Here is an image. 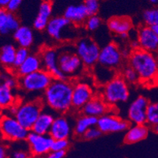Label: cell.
<instances>
[{"label": "cell", "instance_id": "cell-1", "mask_svg": "<svg viewBox=\"0 0 158 158\" xmlns=\"http://www.w3.org/2000/svg\"><path fill=\"white\" fill-rule=\"evenodd\" d=\"M74 82L70 80L54 79L43 96L44 105L59 115H66L72 110Z\"/></svg>", "mask_w": 158, "mask_h": 158}, {"label": "cell", "instance_id": "cell-2", "mask_svg": "<svg viewBox=\"0 0 158 158\" xmlns=\"http://www.w3.org/2000/svg\"><path fill=\"white\" fill-rule=\"evenodd\" d=\"M128 65L136 71L139 82L153 86L158 82V63L154 53L142 49L132 51L128 56Z\"/></svg>", "mask_w": 158, "mask_h": 158}, {"label": "cell", "instance_id": "cell-3", "mask_svg": "<svg viewBox=\"0 0 158 158\" xmlns=\"http://www.w3.org/2000/svg\"><path fill=\"white\" fill-rule=\"evenodd\" d=\"M101 97L111 107L127 102L130 97L128 83L121 75L115 76L103 86Z\"/></svg>", "mask_w": 158, "mask_h": 158}, {"label": "cell", "instance_id": "cell-4", "mask_svg": "<svg viewBox=\"0 0 158 158\" xmlns=\"http://www.w3.org/2000/svg\"><path fill=\"white\" fill-rule=\"evenodd\" d=\"M44 105L43 100L40 98L19 103L15 117L22 127L31 131L38 117L42 113Z\"/></svg>", "mask_w": 158, "mask_h": 158}, {"label": "cell", "instance_id": "cell-5", "mask_svg": "<svg viewBox=\"0 0 158 158\" xmlns=\"http://www.w3.org/2000/svg\"><path fill=\"white\" fill-rule=\"evenodd\" d=\"M30 131L22 127L17 118L7 113L0 115V133L1 138L8 142L26 141Z\"/></svg>", "mask_w": 158, "mask_h": 158}, {"label": "cell", "instance_id": "cell-6", "mask_svg": "<svg viewBox=\"0 0 158 158\" xmlns=\"http://www.w3.org/2000/svg\"><path fill=\"white\" fill-rule=\"evenodd\" d=\"M54 78L44 69L18 78V86L27 93H41L51 85Z\"/></svg>", "mask_w": 158, "mask_h": 158}, {"label": "cell", "instance_id": "cell-7", "mask_svg": "<svg viewBox=\"0 0 158 158\" xmlns=\"http://www.w3.org/2000/svg\"><path fill=\"white\" fill-rule=\"evenodd\" d=\"M101 48L94 40L88 37L81 38L75 45V53L82 62L84 67H94L98 63Z\"/></svg>", "mask_w": 158, "mask_h": 158}, {"label": "cell", "instance_id": "cell-8", "mask_svg": "<svg viewBox=\"0 0 158 158\" xmlns=\"http://www.w3.org/2000/svg\"><path fill=\"white\" fill-rule=\"evenodd\" d=\"M123 57L122 50L118 48V44L111 42L101 48L98 63L101 67L113 70L120 67Z\"/></svg>", "mask_w": 158, "mask_h": 158}, {"label": "cell", "instance_id": "cell-9", "mask_svg": "<svg viewBox=\"0 0 158 158\" xmlns=\"http://www.w3.org/2000/svg\"><path fill=\"white\" fill-rule=\"evenodd\" d=\"M59 65L67 78L76 77L81 74L84 67L82 62L75 52L67 50L59 52Z\"/></svg>", "mask_w": 158, "mask_h": 158}, {"label": "cell", "instance_id": "cell-10", "mask_svg": "<svg viewBox=\"0 0 158 158\" xmlns=\"http://www.w3.org/2000/svg\"><path fill=\"white\" fill-rule=\"evenodd\" d=\"M129 121L113 113H107L98 118L97 127L102 134H111L123 132L129 128Z\"/></svg>", "mask_w": 158, "mask_h": 158}, {"label": "cell", "instance_id": "cell-11", "mask_svg": "<svg viewBox=\"0 0 158 158\" xmlns=\"http://www.w3.org/2000/svg\"><path fill=\"white\" fill-rule=\"evenodd\" d=\"M53 138L49 135H39L30 131L26 139L29 153L32 156H41L52 151Z\"/></svg>", "mask_w": 158, "mask_h": 158}, {"label": "cell", "instance_id": "cell-12", "mask_svg": "<svg viewBox=\"0 0 158 158\" xmlns=\"http://www.w3.org/2000/svg\"><path fill=\"white\" fill-rule=\"evenodd\" d=\"M40 56L41 58L43 69L49 73L53 78L57 80L67 79L59 68V52L57 50L52 48H45L41 51Z\"/></svg>", "mask_w": 158, "mask_h": 158}, {"label": "cell", "instance_id": "cell-13", "mask_svg": "<svg viewBox=\"0 0 158 158\" xmlns=\"http://www.w3.org/2000/svg\"><path fill=\"white\" fill-rule=\"evenodd\" d=\"M95 97L94 89L85 81H76L73 85L72 110L81 111L84 106L93 97Z\"/></svg>", "mask_w": 158, "mask_h": 158}, {"label": "cell", "instance_id": "cell-14", "mask_svg": "<svg viewBox=\"0 0 158 158\" xmlns=\"http://www.w3.org/2000/svg\"><path fill=\"white\" fill-rule=\"evenodd\" d=\"M149 101L144 96H138L130 104L127 119L131 124H146V109Z\"/></svg>", "mask_w": 158, "mask_h": 158}, {"label": "cell", "instance_id": "cell-15", "mask_svg": "<svg viewBox=\"0 0 158 158\" xmlns=\"http://www.w3.org/2000/svg\"><path fill=\"white\" fill-rule=\"evenodd\" d=\"M74 134V124L66 115L55 117L54 122L49 131V135L53 139H69Z\"/></svg>", "mask_w": 158, "mask_h": 158}, {"label": "cell", "instance_id": "cell-16", "mask_svg": "<svg viewBox=\"0 0 158 158\" xmlns=\"http://www.w3.org/2000/svg\"><path fill=\"white\" fill-rule=\"evenodd\" d=\"M137 40L142 50L154 54L158 50V37L150 26H141L137 31Z\"/></svg>", "mask_w": 158, "mask_h": 158}, {"label": "cell", "instance_id": "cell-17", "mask_svg": "<svg viewBox=\"0 0 158 158\" xmlns=\"http://www.w3.org/2000/svg\"><path fill=\"white\" fill-rule=\"evenodd\" d=\"M111 108V106L105 102L101 96H95L85 105L81 111L83 115L94 116L98 118L108 113Z\"/></svg>", "mask_w": 158, "mask_h": 158}, {"label": "cell", "instance_id": "cell-18", "mask_svg": "<svg viewBox=\"0 0 158 158\" xmlns=\"http://www.w3.org/2000/svg\"><path fill=\"white\" fill-rule=\"evenodd\" d=\"M70 24L71 23L64 16L55 17L50 19L46 28V31L51 38L60 41L64 40L63 33L65 29L68 27Z\"/></svg>", "mask_w": 158, "mask_h": 158}, {"label": "cell", "instance_id": "cell-19", "mask_svg": "<svg viewBox=\"0 0 158 158\" xmlns=\"http://www.w3.org/2000/svg\"><path fill=\"white\" fill-rule=\"evenodd\" d=\"M43 69L41 58L40 55L30 54L25 62L21 66L13 70L18 78L24 77L28 74H32L34 72Z\"/></svg>", "mask_w": 158, "mask_h": 158}, {"label": "cell", "instance_id": "cell-20", "mask_svg": "<svg viewBox=\"0 0 158 158\" xmlns=\"http://www.w3.org/2000/svg\"><path fill=\"white\" fill-rule=\"evenodd\" d=\"M108 28L115 35L128 34L133 29L132 20L127 16L112 17L108 21Z\"/></svg>", "mask_w": 158, "mask_h": 158}, {"label": "cell", "instance_id": "cell-21", "mask_svg": "<svg viewBox=\"0 0 158 158\" xmlns=\"http://www.w3.org/2000/svg\"><path fill=\"white\" fill-rule=\"evenodd\" d=\"M63 16L68 20L71 24L75 25H81L85 23L89 18L85 6L83 3L77 5H70L66 9Z\"/></svg>", "mask_w": 158, "mask_h": 158}, {"label": "cell", "instance_id": "cell-22", "mask_svg": "<svg viewBox=\"0 0 158 158\" xmlns=\"http://www.w3.org/2000/svg\"><path fill=\"white\" fill-rule=\"evenodd\" d=\"M149 127L146 124H132L126 131L124 142L127 144H135L144 140L149 135Z\"/></svg>", "mask_w": 158, "mask_h": 158}, {"label": "cell", "instance_id": "cell-23", "mask_svg": "<svg viewBox=\"0 0 158 158\" xmlns=\"http://www.w3.org/2000/svg\"><path fill=\"white\" fill-rule=\"evenodd\" d=\"M52 12V6L50 1L44 0L40 6L37 16L33 22V28L37 31L46 29L51 19Z\"/></svg>", "mask_w": 158, "mask_h": 158}, {"label": "cell", "instance_id": "cell-24", "mask_svg": "<svg viewBox=\"0 0 158 158\" xmlns=\"http://www.w3.org/2000/svg\"><path fill=\"white\" fill-rule=\"evenodd\" d=\"M55 115L48 111H43L40 115L31 131L39 135H49L52 125L54 122Z\"/></svg>", "mask_w": 158, "mask_h": 158}, {"label": "cell", "instance_id": "cell-25", "mask_svg": "<svg viewBox=\"0 0 158 158\" xmlns=\"http://www.w3.org/2000/svg\"><path fill=\"white\" fill-rule=\"evenodd\" d=\"M98 118L86 115H78L74 124V135L82 138L85 133L90 128L97 126Z\"/></svg>", "mask_w": 158, "mask_h": 158}, {"label": "cell", "instance_id": "cell-26", "mask_svg": "<svg viewBox=\"0 0 158 158\" xmlns=\"http://www.w3.org/2000/svg\"><path fill=\"white\" fill-rule=\"evenodd\" d=\"M13 36L15 41L18 43L19 47L29 48L34 41V34L32 29L28 26H20L14 33Z\"/></svg>", "mask_w": 158, "mask_h": 158}, {"label": "cell", "instance_id": "cell-27", "mask_svg": "<svg viewBox=\"0 0 158 158\" xmlns=\"http://www.w3.org/2000/svg\"><path fill=\"white\" fill-rule=\"evenodd\" d=\"M17 48L13 44L4 45L0 51V63L6 68L15 70Z\"/></svg>", "mask_w": 158, "mask_h": 158}, {"label": "cell", "instance_id": "cell-28", "mask_svg": "<svg viewBox=\"0 0 158 158\" xmlns=\"http://www.w3.org/2000/svg\"><path fill=\"white\" fill-rule=\"evenodd\" d=\"M17 103L14 89L2 83L0 85V108L2 110H7Z\"/></svg>", "mask_w": 158, "mask_h": 158}, {"label": "cell", "instance_id": "cell-29", "mask_svg": "<svg viewBox=\"0 0 158 158\" xmlns=\"http://www.w3.org/2000/svg\"><path fill=\"white\" fill-rule=\"evenodd\" d=\"M146 123L152 127L158 125V101L149 102L146 109Z\"/></svg>", "mask_w": 158, "mask_h": 158}, {"label": "cell", "instance_id": "cell-30", "mask_svg": "<svg viewBox=\"0 0 158 158\" xmlns=\"http://www.w3.org/2000/svg\"><path fill=\"white\" fill-rule=\"evenodd\" d=\"M145 25L153 27L158 25V6L146 10L142 15Z\"/></svg>", "mask_w": 158, "mask_h": 158}, {"label": "cell", "instance_id": "cell-31", "mask_svg": "<svg viewBox=\"0 0 158 158\" xmlns=\"http://www.w3.org/2000/svg\"><path fill=\"white\" fill-rule=\"evenodd\" d=\"M122 76L123 79L128 84H135L137 82H139L138 76L137 74L136 71L134 70L131 67L128 65L127 67H124L122 71Z\"/></svg>", "mask_w": 158, "mask_h": 158}, {"label": "cell", "instance_id": "cell-32", "mask_svg": "<svg viewBox=\"0 0 158 158\" xmlns=\"http://www.w3.org/2000/svg\"><path fill=\"white\" fill-rule=\"evenodd\" d=\"M29 48H25L19 47L17 48L16 51V56H15V69L18 67L22 64L26 60L29 56Z\"/></svg>", "mask_w": 158, "mask_h": 158}, {"label": "cell", "instance_id": "cell-33", "mask_svg": "<svg viewBox=\"0 0 158 158\" xmlns=\"http://www.w3.org/2000/svg\"><path fill=\"white\" fill-rule=\"evenodd\" d=\"M101 23L102 22H101L100 17H98L97 15H93L87 18L86 22L85 23V26L88 31L94 32L101 27Z\"/></svg>", "mask_w": 158, "mask_h": 158}, {"label": "cell", "instance_id": "cell-34", "mask_svg": "<svg viewBox=\"0 0 158 158\" xmlns=\"http://www.w3.org/2000/svg\"><path fill=\"white\" fill-rule=\"evenodd\" d=\"M83 4L85 6L89 16L97 15L100 8V3L98 0H84Z\"/></svg>", "mask_w": 158, "mask_h": 158}, {"label": "cell", "instance_id": "cell-35", "mask_svg": "<svg viewBox=\"0 0 158 158\" xmlns=\"http://www.w3.org/2000/svg\"><path fill=\"white\" fill-rule=\"evenodd\" d=\"M70 146L69 139H55L53 140L52 146V151H65Z\"/></svg>", "mask_w": 158, "mask_h": 158}, {"label": "cell", "instance_id": "cell-36", "mask_svg": "<svg viewBox=\"0 0 158 158\" xmlns=\"http://www.w3.org/2000/svg\"><path fill=\"white\" fill-rule=\"evenodd\" d=\"M102 135L101 131L99 130V128L97 126L94 127L90 128L88 131L85 133V135L82 136V138H84L85 140H94V139H97L99 137Z\"/></svg>", "mask_w": 158, "mask_h": 158}, {"label": "cell", "instance_id": "cell-37", "mask_svg": "<svg viewBox=\"0 0 158 158\" xmlns=\"http://www.w3.org/2000/svg\"><path fill=\"white\" fill-rule=\"evenodd\" d=\"M2 82L4 85L12 89H15L18 86V78L12 75H5L2 76Z\"/></svg>", "mask_w": 158, "mask_h": 158}, {"label": "cell", "instance_id": "cell-38", "mask_svg": "<svg viewBox=\"0 0 158 158\" xmlns=\"http://www.w3.org/2000/svg\"><path fill=\"white\" fill-rule=\"evenodd\" d=\"M21 4H22V0H10L6 6V9L8 12L14 14L15 11L18 10Z\"/></svg>", "mask_w": 158, "mask_h": 158}, {"label": "cell", "instance_id": "cell-39", "mask_svg": "<svg viewBox=\"0 0 158 158\" xmlns=\"http://www.w3.org/2000/svg\"><path fill=\"white\" fill-rule=\"evenodd\" d=\"M29 153L28 151L22 149H18L11 153L10 158H29Z\"/></svg>", "mask_w": 158, "mask_h": 158}, {"label": "cell", "instance_id": "cell-40", "mask_svg": "<svg viewBox=\"0 0 158 158\" xmlns=\"http://www.w3.org/2000/svg\"><path fill=\"white\" fill-rule=\"evenodd\" d=\"M66 155L65 151H51L50 153H48L44 158H63Z\"/></svg>", "mask_w": 158, "mask_h": 158}, {"label": "cell", "instance_id": "cell-41", "mask_svg": "<svg viewBox=\"0 0 158 158\" xmlns=\"http://www.w3.org/2000/svg\"><path fill=\"white\" fill-rule=\"evenodd\" d=\"M8 149L6 145L0 142V158H8Z\"/></svg>", "mask_w": 158, "mask_h": 158}, {"label": "cell", "instance_id": "cell-42", "mask_svg": "<svg viewBox=\"0 0 158 158\" xmlns=\"http://www.w3.org/2000/svg\"><path fill=\"white\" fill-rule=\"evenodd\" d=\"M10 1V0H0V8H5L6 9Z\"/></svg>", "mask_w": 158, "mask_h": 158}, {"label": "cell", "instance_id": "cell-43", "mask_svg": "<svg viewBox=\"0 0 158 158\" xmlns=\"http://www.w3.org/2000/svg\"><path fill=\"white\" fill-rule=\"evenodd\" d=\"M149 1L151 2V3L153 4V5H155L156 6H158V0H149Z\"/></svg>", "mask_w": 158, "mask_h": 158}, {"label": "cell", "instance_id": "cell-44", "mask_svg": "<svg viewBox=\"0 0 158 158\" xmlns=\"http://www.w3.org/2000/svg\"><path fill=\"white\" fill-rule=\"evenodd\" d=\"M152 28H153V30H154L155 33H156V36H157V37H158V25H156V26H153V27H152Z\"/></svg>", "mask_w": 158, "mask_h": 158}, {"label": "cell", "instance_id": "cell-45", "mask_svg": "<svg viewBox=\"0 0 158 158\" xmlns=\"http://www.w3.org/2000/svg\"><path fill=\"white\" fill-rule=\"evenodd\" d=\"M153 131H154L155 133L157 134V135H158V125H156V126L153 127Z\"/></svg>", "mask_w": 158, "mask_h": 158}, {"label": "cell", "instance_id": "cell-46", "mask_svg": "<svg viewBox=\"0 0 158 158\" xmlns=\"http://www.w3.org/2000/svg\"><path fill=\"white\" fill-rule=\"evenodd\" d=\"M29 158H44L42 157V156H30Z\"/></svg>", "mask_w": 158, "mask_h": 158}, {"label": "cell", "instance_id": "cell-47", "mask_svg": "<svg viewBox=\"0 0 158 158\" xmlns=\"http://www.w3.org/2000/svg\"><path fill=\"white\" fill-rule=\"evenodd\" d=\"M155 56H156V60H157V63H158V50L156 51V53H155Z\"/></svg>", "mask_w": 158, "mask_h": 158}, {"label": "cell", "instance_id": "cell-48", "mask_svg": "<svg viewBox=\"0 0 158 158\" xmlns=\"http://www.w3.org/2000/svg\"><path fill=\"white\" fill-rule=\"evenodd\" d=\"M2 75H1V74H0V85L2 84Z\"/></svg>", "mask_w": 158, "mask_h": 158}, {"label": "cell", "instance_id": "cell-49", "mask_svg": "<svg viewBox=\"0 0 158 158\" xmlns=\"http://www.w3.org/2000/svg\"><path fill=\"white\" fill-rule=\"evenodd\" d=\"M2 108H0V115H2Z\"/></svg>", "mask_w": 158, "mask_h": 158}, {"label": "cell", "instance_id": "cell-50", "mask_svg": "<svg viewBox=\"0 0 158 158\" xmlns=\"http://www.w3.org/2000/svg\"><path fill=\"white\" fill-rule=\"evenodd\" d=\"M0 137H1V133H0Z\"/></svg>", "mask_w": 158, "mask_h": 158}, {"label": "cell", "instance_id": "cell-51", "mask_svg": "<svg viewBox=\"0 0 158 158\" xmlns=\"http://www.w3.org/2000/svg\"><path fill=\"white\" fill-rule=\"evenodd\" d=\"M46 1H49V0H46Z\"/></svg>", "mask_w": 158, "mask_h": 158}]
</instances>
